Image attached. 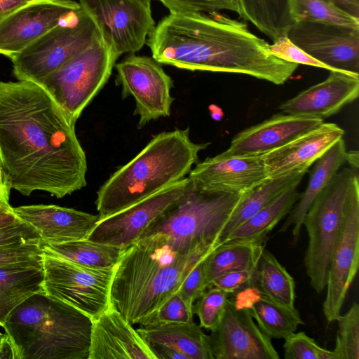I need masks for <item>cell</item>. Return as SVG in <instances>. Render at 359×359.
I'll list each match as a JSON object with an SVG mask.
<instances>
[{
	"label": "cell",
	"mask_w": 359,
	"mask_h": 359,
	"mask_svg": "<svg viewBox=\"0 0 359 359\" xmlns=\"http://www.w3.org/2000/svg\"><path fill=\"white\" fill-rule=\"evenodd\" d=\"M75 124L39 83L0 81V164L11 189L61 198L85 187Z\"/></svg>",
	"instance_id": "1"
},
{
	"label": "cell",
	"mask_w": 359,
	"mask_h": 359,
	"mask_svg": "<svg viewBox=\"0 0 359 359\" xmlns=\"http://www.w3.org/2000/svg\"><path fill=\"white\" fill-rule=\"evenodd\" d=\"M146 43L160 64L191 71L249 75L276 85L287 81L297 64L283 60L246 23L219 11L170 13Z\"/></svg>",
	"instance_id": "2"
},
{
	"label": "cell",
	"mask_w": 359,
	"mask_h": 359,
	"mask_svg": "<svg viewBox=\"0 0 359 359\" xmlns=\"http://www.w3.org/2000/svg\"><path fill=\"white\" fill-rule=\"evenodd\" d=\"M217 244L188 249L162 233L140 238L126 248L114 269L111 303L132 325H144L176 292L191 269Z\"/></svg>",
	"instance_id": "3"
},
{
	"label": "cell",
	"mask_w": 359,
	"mask_h": 359,
	"mask_svg": "<svg viewBox=\"0 0 359 359\" xmlns=\"http://www.w3.org/2000/svg\"><path fill=\"white\" fill-rule=\"evenodd\" d=\"M209 144L192 142L189 128L155 135L100 188L95 201L100 219L186 177L198 161L200 151Z\"/></svg>",
	"instance_id": "4"
},
{
	"label": "cell",
	"mask_w": 359,
	"mask_h": 359,
	"mask_svg": "<svg viewBox=\"0 0 359 359\" xmlns=\"http://www.w3.org/2000/svg\"><path fill=\"white\" fill-rule=\"evenodd\" d=\"M92 322L77 309L39 292L12 311L2 327L17 359H88Z\"/></svg>",
	"instance_id": "5"
},
{
	"label": "cell",
	"mask_w": 359,
	"mask_h": 359,
	"mask_svg": "<svg viewBox=\"0 0 359 359\" xmlns=\"http://www.w3.org/2000/svg\"><path fill=\"white\" fill-rule=\"evenodd\" d=\"M241 195L202 189L193 184L144 236L162 233L188 249L204 244L219 245V236Z\"/></svg>",
	"instance_id": "6"
},
{
	"label": "cell",
	"mask_w": 359,
	"mask_h": 359,
	"mask_svg": "<svg viewBox=\"0 0 359 359\" xmlns=\"http://www.w3.org/2000/svg\"><path fill=\"white\" fill-rule=\"evenodd\" d=\"M358 170L345 168L337 172L315 198L303 225L308 235L304 264L312 288L320 294L326 287L331 257L338 240L348 189Z\"/></svg>",
	"instance_id": "7"
},
{
	"label": "cell",
	"mask_w": 359,
	"mask_h": 359,
	"mask_svg": "<svg viewBox=\"0 0 359 359\" xmlns=\"http://www.w3.org/2000/svg\"><path fill=\"white\" fill-rule=\"evenodd\" d=\"M119 55L102 38L38 83L76 122L108 81Z\"/></svg>",
	"instance_id": "8"
},
{
	"label": "cell",
	"mask_w": 359,
	"mask_h": 359,
	"mask_svg": "<svg viewBox=\"0 0 359 359\" xmlns=\"http://www.w3.org/2000/svg\"><path fill=\"white\" fill-rule=\"evenodd\" d=\"M100 36L93 20L80 9L11 60L18 81L39 83Z\"/></svg>",
	"instance_id": "9"
},
{
	"label": "cell",
	"mask_w": 359,
	"mask_h": 359,
	"mask_svg": "<svg viewBox=\"0 0 359 359\" xmlns=\"http://www.w3.org/2000/svg\"><path fill=\"white\" fill-rule=\"evenodd\" d=\"M44 293L84 313L93 319L110 305L114 269L80 266L43 251Z\"/></svg>",
	"instance_id": "10"
},
{
	"label": "cell",
	"mask_w": 359,
	"mask_h": 359,
	"mask_svg": "<svg viewBox=\"0 0 359 359\" xmlns=\"http://www.w3.org/2000/svg\"><path fill=\"white\" fill-rule=\"evenodd\" d=\"M192 186L190 178L186 177L120 211L99 219L87 238L126 248L142 238Z\"/></svg>",
	"instance_id": "11"
},
{
	"label": "cell",
	"mask_w": 359,
	"mask_h": 359,
	"mask_svg": "<svg viewBox=\"0 0 359 359\" xmlns=\"http://www.w3.org/2000/svg\"><path fill=\"white\" fill-rule=\"evenodd\" d=\"M79 4L119 56L139 51L155 27L148 0H79Z\"/></svg>",
	"instance_id": "12"
},
{
	"label": "cell",
	"mask_w": 359,
	"mask_h": 359,
	"mask_svg": "<svg viewBox=\"0 0 359 359\" xmlns=\"http://www.w3.org/2000/svg\"><path fill=\"white\" fill-rule=\"evenodd\" d=\"M359 264V179L356 173L350 183L338 240L327 273L323 314L328 323L341 314L347 292Z\"/></svg>",
	"instance_id": "13"
},
{
	"label": "cell",
	"mask_w": 359,
	"mask_h": 359,
	"mask_svg": "<svg viewBox=\"0 0 359 359\" xmlns=\"http://www.w3.org/2000/svg\"><path fill=\"white\" fill-rule=\"evenodd\" d=\"M159 64L153 57L134 53L115 65L122 97L132 96L135 100L134 114L140 116L138 128L170 114L173 82Z\"/></svg>",
	"instance_id": "14"
},
{
	"label": "cell",
	"mask_w": 359,
	"mask_h": 359,
	"mask_svg": "<svg viewBox=\"0 0 359 359\" xmlns=\"http://www.w3.org/2000/svg\"><path fill=\"white\" fill-rule=\"evenodd\" d=\"M289 39L334 71L359 74V29L316 22L293 23Z\"/></svg>",
	"instance_id": "15"
},
{
	"label": "cell",
	"mask_w": 359,
	"mask_h": 359,
	"mask_svg": "<svg viewBox=\"0 0 359 359\" xmlns=\"http://www.w3.org/2000/svg\"><path fill=\"white\" fill-rule=\"evenodd\" d=\"M80 9L73 0H31L0 21V55L11 59Z\"/></svg>",
	"instance_id": "16"
},
{
	"label": "cell",
	"mask_w": 359,
	"mask_h": 359,
	"mask_svg": "<svg viewBox=\"0 0 359 359\" xmlns=\"http://www.w3.org/2000/svg\"><path fill=\"white\" fill-rule=\"evenodd\" d=\"M209 340L214 359H278V352L255 323L249 309L226 301L225 309Z\"/></svg>",
	"instance_id": "17"
},
{
	"label": "cell",
	"mask_w": 359,
	"mask_h": 359,
	"mask_svg": "<svg viewBox=\"0 0 359 359\" xmlns=\"http://www.w3.org/2000/svg\"><path fill=\"white\" fill-rule=\"evenodd\" d=\"M189 177L197 187L235 194L244 193L269 179L262 156H234L224 152L198 163Z\"/></svg>",
	"instance_id": "18"
},
{
	"label": "cell",
	"mask_w": 359,
	"mask_h": 359,
	"mask_svg": "<svg viewBox=\"0 0 359 359\" xmlns=\"http://www.w3.org/2000/svg\"><path fill=\"white\" fill-rule=\"evenodd\" d=\"M88 359H156L148 344L111 303L93 319Z\"/></svg>",
	"instance_id": "19"
},
{
	"label": "cell",
	"mask_w": 359,
	"mask_h": 359,
	"mask_svg": "<svg viewBox=\"0 0 359 359\" xmlns=\"http://www.w3.org/2000/svg\"><path fill=\"white\" fill-rule=\"evenodd\" d=\"M322 118L278 114L238 133L224 151L234 156H262L316 128Z\"/></svg>",
	"instance_id": "20"
},
{
	"label": "cell",
	"mask_w": 359,
	"mask_h": 359,
	"mask_svg": "<svg viewBox=\"0 0 359 359\" xmlns=\"http://www.w3.org/2000/svg\"><path fill=\"white\" fill-rule=\"evenodd\" d=\"M330 72L325 80L283 103L279 107L281 111L323 119L356 100L359 94V74Z\"/></svg>",
	"instance_id": "21"
},
{
	"label": "cell",
	"mask_w": 359,
	"mask_h": 359,
	"mask_svg": "<svg viewBox=\"0 0 359 359\" xmlns=\"http://www.w3.org/2000/svg\"><path fill=\"white\" fill-rule=\"evenodd\" d=\"M344 131L333 123H324L288 143L262 155L269 178L297 170H307L337 141Z\"/></svg>",
	"instance_id": "22"
},
{
	"label": "cell",
	"mask_w": 359,
	"mask_h": 359,
	"mask_svg": "<svg viewBox=\"0 0 359 359\" xmlns=\"http://www.w3.org/2000/svg\"><path fill=\"white\" fill-rule=\"evenodd\" d=\"M21 221L34 227L43 244H57L86 238L100 217L56 205H29L13 208Z\"/></svg>",
	"instance_id": "23"
},
{
	"label": "cell",
	"mask_w": 359,
	"mask_h": 359,
	"mask_svg": "<svg viewBox=\"0 0 359 359\" xmlns=\"http://www.w3.org/2000/svg\"><path fill=\"white\" fill-rule=\"evenodd\" d=\"M43 280V256L0 266V326L21 303L44 292Z\"/></svg>",
	"instance_id": "24"
},
{
	"label": "cell",
	"mask_w": 359,
	"mask_h": 359,
	"mask_svg": "<svg viewBox=\"0 0 359 359\" xmlns=\"http://www.w3.org/2000/svg\"><path fill=\"white\" fill-rule=\"evenodd\" d=\"M346 146L343 138L337 141L316 162L310 171L309 180L305 191L293 207L281 231L293 225L292 236L296 242L303 226V220L311 205L319 194L329 184L340 167L346 161Z\"/></svg>",
	"instance_id": "25"
},
{
	"label": "cell",
	"mask_w": 359,
	"mask_h": 359,
	"mask_svg": "<svg viewBox=\"0 0 359 359\" xmlns=\"http://www.w3.org/2000/svg\"><path fill=\"white\" fill-rule=\"evenodd\" d=\"M137 330L147 343L169 345L184 354L187 359H214L209 337L194 320L144 325Z\"/></svg>",
	"instance_id": "26"
},
{
	"label": "cell",
	"mask_w": 359,
	"mask_h": 359,
	"mask_svg": "<svg viewBox=\"0 0 359 359\" xmlns=\"http://www.w3.org/2000/svg\"><path fill=\"white\" fill-rule=\"evenodd\" d=\"M307 170H297L269 178L255 187L242 193L241 199L230 215L219 239L222 244L235 229L243 224L261 209L269 205L292 186L299 185Z\"/></svg>",
	"instance_id": "27"
},
{
	"label": "cell",
	"mask_w": 359,
	"mask_h": 359,
	"mask_svg": "<svg viewBox=\"0 0 359 359\" xmlns=\"http://www.w3.org/2000/svg\"><path fill=\"white\" fill-rule=\"evenodd\" d=\"M263 241L236 239L215 248L203 260V269L210 287L212 280L226 272L253 271L264 248Z\"/></svg>",
	"instance_id": "28"
},
{
	"label": "cell",
	"mask_w": 359,
	"mask_h": 359,
	"mask_svg": "<svg viewBox=\"0 0 359 359\" xmlns=\"http://www.w3.org/2000/svg\"><path fill=\"white\" fill-rule=\"evenodd\" d=\"M250 286L278 304L294 308V280L276 257L265 248L252 271Z\"/></svg>",
	"instance_id": "29"
},
{
	"label": "cell",
	"mask_w": 359,
	"mask_h": 359,
	"mask_svg": "<svg viewBox=\"0 0 359 359\" xmlns=\"http://www.w3.org/2000/svg\"><path fill=\"white\" fill-rule=\"evenodd\" d=\"M43 251L80 266L113 269L126 248L83 238L57 244H43Z\"/></svg>",
	"instance_id": "30"
},
{
	"label": "cell",
	"mask_w": 359,
	"mask_h": 359,
	"mask_svg": "<svg viewBox=\"0 0 359 359\" xmlns=\"http://www.w3.org/2000/svg\"><path fill=\"white\" fill-rule=\"evenodd\" d=\"M238 15L251 22L272 41L287 36L294 22L288 0H236Z\"/></svg>",
	"instance_id": "31"
},
{
	"label": "cell",
	"mask_w": 359,
	"mask_h": 359,
	"mask_svg": "<svg viewBox=\"0 0 359 359\" xmlns=\"http://www.w3.org/2000/svg\"><path fill=\"white\" fill-rule=\"evenodd\" d=\"M294 185L285 191L269 205L235 229L224 243L236 239H253L265 241L266 235L287 215L300 198Z\"/></svg>",
	"instance_id": "32"
},
{
	"label": "cell",
	"mask_w": 359,
	"mask_h": 359,
	"mask_svg": "<svg viewBox=\"0 0 359 359\" xmlns=\"http://www.w3.org/2000/svg\"><path fill=\"white\" fill-rule=\"evenodd\" d=\"M259 328L271 339H285L304 324L299 311L260 294L248 307Z\"/></svg>",
	"instance_id": "33"
},
{
	"label": "cell",
	"mask_w": 359,
	"mask_h": 359,
	"mask_svg": "<svg viewBox=\"0 0 359 359\" xmlns=\"http://www.w3.org/2000/svg\"><path fill=\"white\" fill-rule=\"evenodd\" d=\"M288 6L294 22H316L359 29V20L339 8L332 0H288Z\"/></svg>",
	"instance_id": "34"
},
{
	"label": "cell",
	"mask_w": 359,
	"mask_h": 359,
	"mask_svg": "<svg viewBox=\"0 0 359 359\" xmlns=\"http://www.w3.org/2000/svg\"><path fill=\"white\" fill-rule=\"evenodd\" d=\"M334 348L336 359H359V305L354 302L349 310L337 319Z\"/></svg>",
	"instance_id": "35"
},
{
	"label": "cell",
	"mask_w": 359,
	"mask_h": 359,
	"mask_svg": "<svg viewBox=\"0 0 359 359\" xmlns=\"http://www.w3.org/2000/svg\"><path fill=\"white\" fill-rule=\"evenodd\" d=\"M228 293L212 286L206 290L194 305V313L200 320V326L211 332L216 330L223 316Z\"/></svg>",
	"instance_id": "36"
},
{
	"label": "cell",
	"mask_w": 359,
	"mask_h": 359,
	"mask_svg": "<svg viewBox=\"0 0 359 359\" xmlns=\"http://www.w3.org/2000/svg\"><path fill=\"white\" fill-rule=\"evenodd\" d=\"M284 339L286 359H336L332 351L320 347L304 332H294Z\"/></svg>",
	"instance_id": "37"
},
{
	"label": "cell",
	"mask_w": 359,
	"mask_h": 359,
	"mask_svg": "<svg viewBox=\"0 0 359 359\" xmlns=\"http://www.w3.org/2000/svg\"><path fill=\"white\" fill-rule=\"evenodd\" d=\"M151 1V0H148ZM170 13H209L223 10L240 13L236 0H158Z\"/></svg>",
	"instance_id": "38"
},
{
	"label": "cell",
	"mask_w": 359,
	"mask_h": 359,
	"mask_svg": "<svg viewBox=\"0 0 359 359\" xmlns=\"http://www.w3.org/2000/svg\"><path fill=\"white\" fill-rule=\"evenodd\" d=\"M191 313L177 291L168 298L144 325L154 323H189L193 321Z\"/></svg>",
	"instance_id": "39"
},
{
	"label": "cell",
	"mask_w": 359,
	"mask_h": 359,
	"mask_svg": "<svg viewBox=\"0 0 359 359\" xmlns=\"http://www.w3.org/2000/svg\"><path fill=\"white\" fill-rule=\"evenodd\" d=\"M204 259L199 261L191 269L177 290L189 312L192 314H194V302L207 288L210 287L203 269Z\"/></svg>",
	"instance_id": "40"
},
{
	"label": "cell",
	"mask_w": 359,
	"mask_h": 359,
	"mask_svg": "<svg viewBox=\"0 0 359 359\" xmlns=\"http://www.w3.org/2000/svg\"><path fill=\"white\" fill-rule=\"evenodd\" d=\"M269 50L278 58L289 62L313 66L325 69L329 71H334L294 45L289 39L287 36L278 38L273 41L271 44L269 43Z\"/></svg>",
	"instance_id": "41"
},
{
	"label": "cell",
	"mask_w": 359,
	"mask_h": 359,
	"mask_svg": "<svg viewBox=\"0 0 359 359\" xmlns=\"http://www.w3.org/2000/svg\"><path fill=\"white\" fill-rule=\"evenodd\" d=\"M42 241L16 243L0 248V266L41 258Z\"/></svg>",
	"instance_id": "42"
},
{
	"label": "cell",
	"mask_w": 359,
	"mask_h": 359,
	"mask_svg": "<svg viewBox=\"0 0 359 359\" xmlns=\"http://www.w3.org/2000/svg\"><path fill=\"white\" fill-rule=\"evenodd\" d=\"M35 241H41L39 232L21 220L0 228V248Z\"/></svg>",
	"instance_id": "43"
},
{
	"label": "cell",
	"mask_w": 359,
	"mask_h": 359,
	"mask_svg": "<svg viewBox=\"0 0 359 359\" xmlns=\"http://www.w3.org/2000/svg\"><path fill=\"white\" fill-rule=\"evenodd\" d=\"M252 271L238 270L223 273L211 283L215 286L226 293H233L244 286H250Z\"/></svg>",
	"instance_id": "44"
},
{
	"label": "cell",
	"mask_w": 359,
	"mask_h": 359,
	"mask_svg": "<svg viewBox=\"0 0 359 359\" xmlns=\"http://www.w3.org/2000/svg\"><path fill=\"white\" fill-rule=\"evenodd\" d=\"M156 359H187L176 348L161 343H147Z\"/></svg>",
	"instance_id": "45"
},
{
	"label": "cell",
	"mask_w": 359,
	"mask_h": 359,
	"mask_svg": "<svg viewBox=\"0 0 359 359\" xmlns=\"http://www.w3.org/2000/svg\"><path fill=\"white\" fill-rule=\"evenodd\" d=\"M341 10L359 20V0H332Z\"/></svg>",
	"instance_id": "46"
},
{
	"label": "cell",
	"mask_w": 359,
	"mask_h": 359,
	"mask_svg": "<svg viewBox=\"0 0 359 359\" xmlns=\"http://www.w3.org/2000/svg\"><path fill=\"white\" fill-rule=\"evenodd\" d=\"M19 221L10 204L0 203V228Z\"/></svg>",
	"instance_id": "47"
},
{
	"label": "cell",
	"mask_w": 359,
	"mask_h": 359,
	"mask_svg": "<svg viewBox=\"0 0 359 359\" xmlns=\"http://www.w3.org/2000/svg\"><path fill=\"white\" fill-rule=\"evenodd\" d=\"M31 0H0V21Z\"/></svg>",
	"instance_id": "48"
},
{
	"label": "cell",
	"mask_w": 359,
	"mask_h": 359,
	"mask_svg": "<svg viewBox=\"0 0 359 359\" xmlns=\"http://www.w3.org/2000/svg\"><path fill=\"white\" fill-rule=\"evenodd\" d=\"M11 187L6 181L0 182V203L9 204Z\"/></svg>",
	"instance_id": "49"
},
{
	"label": "cell",
	"mask_w": 359,
	"mask_h": 359,
	"mask_svg": "<svg viewBox=\"0 0 359 359\" xmlns=\"http://www.w3.org/2000/svg\"><path fill=\"white\" fill-rule=\"evenodd\" d=\"M346 161H348L352 169L358 170L359 165L358 151L355 150L346 151Z\"/></svg>",
	"instance_id": "50"
},
{
	"label": "cell",
	"mask_w": 359,
	"mask_h": 359,
	"mask_svg": "<svg viewBox=\"0 0 359 359\" xmlns=\"http://www.w3.org/2000/svg\"><path fill=\"white\" fill-rule=\"evenodd\" d=\"M4 181H5V179H4L2 168H1V166L0 164V182H4Z\"/></svg>",
	"instance_id": "51"
},
{
	"label": "cell",
	"mask_w": 359,
	"mask_h": 359,
	"mask_svg": "<svg viewBox=\"0 0 359 359\" xmlns=\"http://www.w3.org/2000/svg\"><path fill=\"white\" fill-rule=\"evenodd\" d=\"M3 334H4L3 333L0 332V339H1Z\"/></svg>",
	"instance_id": "52"
}]
</instances>
